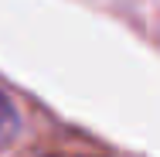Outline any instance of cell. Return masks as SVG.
<instances>
[{
  "instance_id": "obj_1",
  "label": "cell",
  "mask_w": 160,
  "mask_h": 157,
  "mask_svg": "<svg viewBox=\"0 0 160 157\" xmlns=\"http://www.w3.org/2000/svg\"><path fill=\"white\" fill-rule=\"evenodd\" d=\"M17 130H21V116H17V106L7 99V96L0 92V150L17 137Z\"/></svg>"
}]
</instances>
